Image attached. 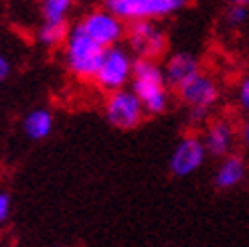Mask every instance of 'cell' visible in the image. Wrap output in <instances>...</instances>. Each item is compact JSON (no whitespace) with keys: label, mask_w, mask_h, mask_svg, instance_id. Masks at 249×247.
I'll list each match as a JSON object with an SVG mask.
<instances>
[{"label":"cell","mask_w":249,"mask_h":247,"mask_svg":"<svg viewBox=\"0 0 249 247\" xmlns=\"http://www.w3.org/2000/svg\"><path fill=\"white\" fill-rule=\"evenodd\" d=\"M130 88L140 97L148 116H160L168 109L170 106L168 83H166L164 69L158 61L136 59Z\"/></svg>","instance_id":"6da1fadb"},{"label":"cell","mask_w":249,"mask_h":247,"mask_svg":"<svg viewBox=\"0 0 249 247\" xmlns=\"http://www.w3.org/2000/svg\"><path fill=\"white\" fill-rule=\"evenodd\" d=\"M104 53L106 49L102 45H97L79 24H75L69 31L67 41L63 45V63L73 77H77L81 81H87V79L93 81L99 65H102Z\"/></svg>","instance_id":"7a4b0ae2"},{"label":"cell","mask_w":249,"mask_h":247,"mask_svg":"<svg viewBox=\"0 0 249 247\" xmlns=\"http://www.w3.org/2000/svg\"><path fill=\"white\" fill-rule=\"evenodd\" d=\"M134 65H136V57L132 55L128 47H124V45L109 47L104 53L102 65H99L95 73L93 83L107 93L126 89L128 83H132Z\"/></svg>","instance_id":"3957f363"},{"label":"cell","mask_w":249,"mask_h":247,"mask_svg":"<svg viewBox=\"0 0 249 247\" xmlns=\"http://www.w3.org/2000/svg\"><path fill=\"white\" fill-rule=\"evenodd\" d=\"M189 0H104V6L124 22L160 20L180 12Z\"/></svg>","instance_id":"277c9868"},{"label":"cell","mask_w":249,"mask_h":247,"mask_svg":"<svg viewBox=\"0 0 249 247\" xmlns=\"http://www.w3.org/2000/svg\"><path fill=\"white\" fill-rule=\"evenodd\" d=\"M126 43L136 59L158 61L168 49V35L158 20H136L128 24Z\"/></svg>","instance_id":"5b68a950"},{"label":"cell","mask_w":249,"mask_h":247,"mask_svg":"<svg viewBox=\"0 0 249 247\" xmlns=\"http://www.w3.org/2000/svg\"><path fill=\"white\" fill-rule=\"evenodd\" d=\"M104 116L109 126L118 130H134L140 126L144 116L148 114L140 97L132 91V88H126L114 93H107L104 102Z\"/></svg>","instance_id":"8992f818"},{"label":"cell","mask_w":249,"mask_h":247,"mask_svg":"<svg viewBox=\"0 0 249 247\" xmlns=\"http://www.w3.org/2000/svg\"><path fill=\"white\" fill-rule=\"evenodd\" d=\"M77 24L104 49L122 45V39H126L128 33V24L106 6L85 12Z\"/></svg>","instance_id":"52a82bcc"},{"label":"cell","mask_w":249,"mask_h":247,"mask_svg":"<svg viewBox=\"0 0 249 247\" xmlns=\"http://www.w3.org/2000/svg\"><path fill=\"white\" fill-rule=\"evenodd\" d=\"M209 152L205 148L203 136L196 134H186L178 140V144L174 146V150L168 160V170L172 176L177 178H186L195 175V172L205 164Z\"/></svg>","instance_id":"ba28073f"},{"label":"cell","mask_w":249,"mask_h":247,"mask_svg":"<svg viewBox=\"0 0 249 247\" xmlns=\"http://www.w3.org/2000/svg\"><path fill=\"white\" fill-rule=\"evenodd\" d=\"M178 97L186 106V109H205V112H211L221 100V88L215 77L201 71L195 79L184 83L178 89Z\"/></svg>","instance_id":"9c48e42d"},{"label":"cell","mask_w":249,"mask_h":247,"mask_svg":"<svg viewBox=\"0 0 249 247\" xmlns=\"http://www.w3.org/2000/svg\"><path fill=\"white\" fill-rule=\"evenodd\" d=\"M235 126L225 120V118H219L213 120L205 128L203 134V142L209 156H215V158H227L229 154H233V148H235Z\"/></svg>","instance_id":"30bf717a"},{"label":"cell","mask_w":249,"mask_h":247,"mask_svg":"<svg viewBox=\"0 0 249 247\" xmlns=\"http://www.w3.org/2000/svg\"><path fill=\"white\" fill-rule=\"evenodd\" d=\"M162 69H164L168 88H174L178 91L184 83H189L201 73V63H198V59L193 53L177 51L166 57V61L162 63Z\"/></svg>","instance_id":"8fae6325"},{"label":"cell","mask_w":249,"mask_h":247,"mask_svg":"<svg viewBox=\"0 0 249 247\" xmlns=\"http://www.w3.org/2000/svg\"><path fill=\"white\" fill-rule=\"evenodd\" d=\"M245 176H247L245 158L239 154H229L219 162L213 175V184L217 191H233L245 180Z\"/></svg>","instance_id":"7c38bea8"},{"label":"cell","mask_w":249,"mask_h":247,"mask_svg":"<svg viewBox=\"0 0 249 247\" xmlns=\"http://www.w3.org/2000/svg\"><path fill=\"white\" fill-rule=\"evenodd\" d=\"M55 128V116L47 107H35L22 118V132L29 140L41 142L53 134Z\"/></svg>","instance_id":"4fadbf2b"},{"label":"cell","mask_w":249,"mask_h":247,"mask_svg":"<svg viewBox=\"0 0 249 247\" xmlns=\"http://www.w3.org/2000/svg\"><path fill=\"white\" fill-rule=\"evenodd\" d=\"M69 27L67 22H47L43 20V24L36 31V41H39L43 47L53 49V47H63L69 35Z\"/></svg>","instance_id":"5bb4252c"},{"label":"cell","mask_w":249,"mask_h":247,"mask_svg":"<svg viewBox=\"0 0 249 247\" xmlns=\"http://www.w3.org/2000/svg\"><path fill=\"white\" fill-rule=\"evenodd\" d=\"M75 0H41V15L47 22H67Z\"/></svg>","instance_id":"9a60e30c"},{"label":"cell","mask_w":249,"mask_h":247,"mask_svg":"<svg viewBox=\"0 0 249 247\" xmlns=\"http://www.w3.org/2000/svg\"><path fill=\"white\" fill-rule=\"evenodd\" d=\"M249 22V8L245 6H227L223 12V24L229 31H239Z\"/></svg>","instance_id":"2e32d148"},{"label":"cell","mask_w":249,"mask_h":247,"mask_svg":"<svg viewBox=\"0 0 249 247\" xmlns=\"http://www.w3.org/2000/svg\"><path fill=\"white\" fill-rule=\"evenodd\" d=\"M235 104H237L239 112L249 116V73H245L235 88Z\"/></svg>","instance_id":"e0dca14e"},{"label":"cell","mask_w":249,"mask_h":247,"mask_svg":"<svg viewBox=\"0 0 249 247\" xmlns=\"http://www.w3.org/2000/svg\"><path fill=\"white\" fill-rule=\"evenodd\" d=\"M12 213V199L6 191H0V227L6 225V221L10 219Z\"/></svg>","instance_id":"ac0fdd59"},{"label":"cell","mask_w":249,"mask_h":247,"mask_svg":"<svg viewBox=\"0 0 249 247\" xmlns=\"http://www.w3.org/2000/svg\"><path fill=\"white\" fill-rule=\"evenodd\" d=\"M209 114L211 112H205V109H189L186 118H189V122L193 126H203V124L209 120Z\"/></svg>","instance_id":"d6986e66"},{"label":"cell","mask_w":249,"mask_h":247,"mask_svg":"<svg viewBox=\"0 0 249 247\" xmlns=\"http://www.w3.org/2000/svg\"><path fill=\"white\" fill-rule=\"evenodd\" d=\"M10 71H12V65H10V61L4 53H0V83L6 81L8 75H10Z\"/></svg>","instance_id":"ffe728a7"},{"label":"cell","mask_w":249,"mask_h":247,"mask_svg":"<svg viewBox=\"0 0 249 247\" xmlns=\"http://www.w3.org/2000/svg\"><path fill=\"white\" fill-rule=\"evenodd\" d=\"M239 138H241V142H243V146L249 150V116L245 118V122H243V126H241V132H239Z\"/></svg>","instance_id":"44dd1931"},{"label":"cell","mask_w":249,"mask_h":247,"mask_svg":"<svg viewBox=\"0 0 249 247\" xmlns=\"http://www.w3.org/2000/svg\"><path fill=\"white\" fill-rule=\"evenodd\" d=\"M227 6H245L249 8V0H225Z\"/></svg>","instance_id":"7402d4cb"}]
</instances>
